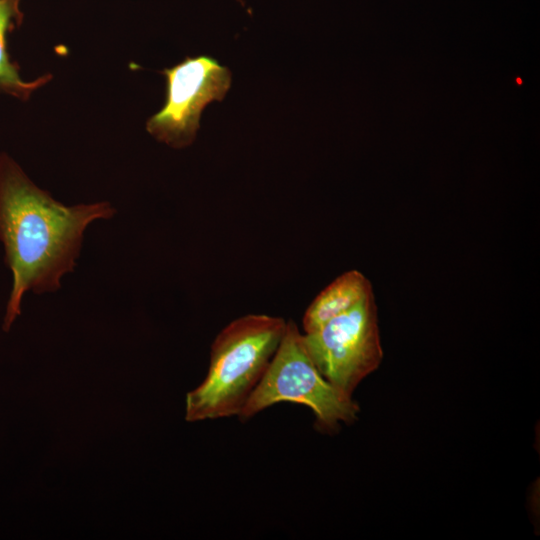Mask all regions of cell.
<instances>
[{
	"mask_svg": "<svg viewBox=\"0 0 540 540\" xmlns=\"http://www.w3.org/2000/svg\"><path fill=\"white\" fill-rule=\"evenodd\" d=\"M116 213L109 202L66 206L36 186L7 154H0V241L12 273L3 329L21 313L24 294L54 292L76 266L89 224Z\"/></svg>",
	"mask_w": 540,
	"mask_h": 540,
	"instance_id": "obj_1",
	"label": "cell"
},
{
	"mask_svg": "<svg viewBox=\"0 0 540 540\" xmlns=\"http://www.w3.org/2000/svg\"><path fill=\"white\" fill-rule=\"evenodd\" d=\"M286 324L282 317L247 314L226 325L211 345L204 380L186 396V420L239 416L279 347Z\"/></svg>",
	"mask_w": 540,
	"mask_h": 540,
	"instance_id": "obj_2",
	"label": "cell"
},
{
	"mask_svg": "<svg viewBox=\"0 0 540 540\" xmlns=\"http://www.w3.org/2000/svg\"><path fill=\"white\" fill-rule=\"evenodd\" d=\"M281 402L310 408L316 426L324 431H334L341 423H353L360 410L352 397L340 392L320 374L306 350L303 334L291 319L263 378L238 417L247 420Z\"/></svg>",
	"mask_w": 540,
	"mask_h": 540,
	"instance_id": "obj_3",
	"label": "cell"
},
{
	"mask_svg": "<svg viewBox=\"0 0 540 540\" xmlns=\"http://www.w3.org/2000/svg\"><path fill=\"white\" fill-rule=\"evenodd\" d=\"M303 340L320 374L352 397L383 359L374 293L318 330L304 333Z\"/></svg>",
	"mask_w": 540,
	"mask_h": 540,
	"instance_id": "obj_4",
	"label": "cell"
},
{
	"mask_svg": "<svg viewBox=\"0 0 540 540\" xmlns=\"http://www.w3.org/2000/svg\"><path fill=\"white\" fill-rule=\"evenodd\" d=\"M159 73L166 80L165 102L148 119L146 129L172 148H185L195 140L203 109L222 101L230 89L231 71L217 59L199 55Z\"/></svg>",
	"mask_w": 540,
	"mask_h": 540,
	"instance_id": "obj_5",
	"label": "cell"
},
{
	"mask_svg": "<svg viewBox=\"0 0 540 540\" xmlns=\"http://www.w3.org/2000/svg\"><path fill=\"white\" fill-rule=\"evenodd\" d=\"M372 293L371 282L362 272L349 270L342 273L323 288L307 307L302 318L304 333L318 330Z\"/></svg>",
	"mask_w": 540,
	"mask_h": 540,
	"instance_id": "obj_6",
	"label": "cell"
},
{
	"mask_svg": "<svg viewBox=\"0 0 540 540\" xmlns=\"http://www.w3.org/2000/svg\"><path fill=\"white\" fill-rule=\"evenodd\" d=\"M20 2L21 0H0V93L26 101L35 90L48 83L52 75L47 74L26 81L20 75V67L9 56L8 35L23 19Z\"/></svg>",
	"mask_w": 540,
	"mask_h": 540,
	"instance_id": "obj_7",
	"label": "cell"
}]
</instances>
